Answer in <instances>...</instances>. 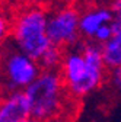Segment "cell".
Returning <instances> with one entry per match:
<instances>
[{"label":"cell","instance_id":"obj_7","mask_svg":"<svg viewBox=\"0 0 121 122\" xmlns=\"http://www.w3.org/2000/svg\"><path fill=\"white\" fill-rule=\"evenodd\" d=\"M114 16L110 5H94L86 7L83 12H80L79 18V29L80 36L85 41H92L98 29L104 25L112 23Z\"/></svg>","mask_w":121,"mask_h":122},{"label":"cell","instance_id":"obj_14","mask_svg":"<svg viewBox=\"0 0 121 122\" xmlns=\"http://www.w3.org/2000/svg\"><path fill=\"white\" fill-rule=\"evenodd\" d=\"M48 0H25V3L28 5H34V6H44Z\"/></svg>","mask_w":121,"mask_h":122},{"label":"cell","instance_id":"obj_13","mask_svg":"<svg viewBox=\"0 0 121 122\" xmlns=\"http://www.w3.org/2000/svg\"><path fill=\"white\" fill-rule=\"evenodd\" d=\"M110 7L112 12V25L114 26H121V0H111L110 2Z\"/></svg>","mask_w":121,"mask_h":122},{"label":"cell","instance_id":"obj_2","mask_svg":"<svg viewBox=\"0 0 121 122\" xmlns=\"http://www.w3.org/2000/svg\"><path fill=\"white\" fill-rule=\"evenodd\" d=\"M48 10L44 6L25 3L12 15L13 47L39 60L53 42L48 36Z\"/></svg>","mask_w":121,"mask_h":122},{"label":"cell","instance_id":"obj_1","mask_svg":"<svg viewBox=\"0 0 121 122\" xmlns=\"http://www.w3.org/2000/svg\"><path fill=\"white\" fill-rule=\"evenodd\" d=\"M60 73L70 97L83 99L101 89L108 79L102 45L95 41L79 42L64 51Z\"/></svg>","mask_w":121,"mask_h":122},{"label":"cell","instance_id":"obj_4","mask_svg":"<svg viewBox=\"0 0 121 122\" xmlns=\"http://www.w3.org/2000/svg\"><path fill=\"white\" fill-rule=\"evenodd\" d=\"M42 71L38 60L29 57L16 47L5 51L0 57V77L3 90H25Z\"/></svg>","mask_w":121,"mask_h":122},{"label":"cell","instance_id":"obj_12","mask_svg":"<svg viewBox=\"0 0 121 122\" xmlns=\"http://www.w3.org/2000/svg\"><path fill=\"white\" fill-rule=\"evenodd\" d=\"M108 80H110V84L111 87L121 93V66H117L114 68H110V73H108Z\"/></svg>","mask_w":121,"mask_h":122},{"label":"cell","instance_id":"obj_17","mask_svg":"<svg viewBox=\"0 0 121 122\" xmlns=\"http://www.w3.org/2000/svg\"><path fill=\"white\" fill-rule=\"evenodd\" d=\"M0 2H2V0H0Z\"/></svg>","mask_w":121,"mask_h":122},{"label":"cell","instance_id":"obj_6","mask_svg":"<svg viewBox=\"0 0 121 122\" xmlns=\"http://www.w3.org/2000/svg\"><path fill=\"white\" fill-rule=\"evenodd\" d=\"M31 116L25 90H10L0 95V121L18 122Z\"/></svg>","mask_w":121,"mask_h":122},{"label":"cell","instance_id":"obj_10","mask_svg":"<svg viewBox=\"0 0 121 122\" xmlns=\"http://www.w3.org/2000/svg\"><path fill=\"white\" fill-rule=\"evenodd\" d=\"M12 36V15L0 7V47Z\"/></svg>","mask_w":121,"mask_h":122},{"label":"cell","instance_id":"obj_5","mask_svg":"<svg viewBox=\"0 0 121 122\" xmlns=\"http://www.w3.org/2000/svg\"><path fill=\"white\" fill-rule=\"evenodd\" d=\"M79 18L80 12L72 5H64L48 12L47 29L51 42L64 50L76 47L82 39Z\"/></svg>","mask_w":121,"mask_h":122},{"label":"cell","instance_id":"obj_11","mask_svg":"<svg viewBox=\"0 0 121 122\" xmlns=\"http://www.w3.org/2000/svg\"><path fill=\"white\" fill-rule=\"evenodd\" d=\"M112 32H114V26H112V23H108V25H104L102 28H99L98 29V32L95 34V36H94V39L92 41H95V42H98V44H105L110 38H111V35H112Z\"/></svg>","mask_w":121,"mask_h":122},{"label":"cell","instance_id":"obj_8","mask_svg":"<svg viewBox=\"0 0 121 122\" xmlns=\"http://www.w3.org/2000/svg\"><path fill=\"white\" fill-rule=\"evenodd\" d=\"M102 52L108 70L121 66V26H114L111 38L102 44Z\"/></svg>","mask_w":121,"mask_h":122},{"label":"cell","instance_id":"obj_9","mask_svg":"<svg viewBox=\"0 0 121 122\" xmlns=\"http://www.w3.org/2000/svg\"><path fill=\"white\" fill-rule=\"evenodd\" d=\"M64 48L57 47V45H51V47L42 54V57L38 60L39 66L42 67V70H58L60 66L63 63L64 58Z\"/></svg>","mask_w":121,"mask_h":122},{"label":"cell","instance_id":"obj_3","mask_svg":"<svg viewBox=\"0 0 121 122\" xmlns=\"http://www.w3.org/2000/svg\"><path fill=\"white\" fill-rule=\"evenodd\" d=\"M25 95L29 102L31 116L41 122H50L57 118L69 96L60 70H42L25 89Z\"/></svg>","mask_w":121,"mask_h":122},{"label":"cell","instance_id":"obj_15","mask_svg":"<svg viewBox=\"0 0 121 122\" xmlns=\"http://www.w3.org/2000/svg\"><path fill=\"white\" fill-rule=\"evenodd\" d=\"M18 122H41V121H38V119H35V118H32V116H29V118L22 119V121H18Z\"/></svg>","mask_w":121,"mask_h":122},{"label":"cell","instance_id":"obj_16","mask_svg":"<svg viewBox=\"0 0 121 122\" xmlns=\"http://www.w3.org/2000/svg\"><path fill=\"white\" fill-rule=\"evenodd\" d=\"M0 95H2V93H0ZM0 122H2V121H0Z\"/></svg>","mask_w":121,"mask_h":122}]
</instances>
